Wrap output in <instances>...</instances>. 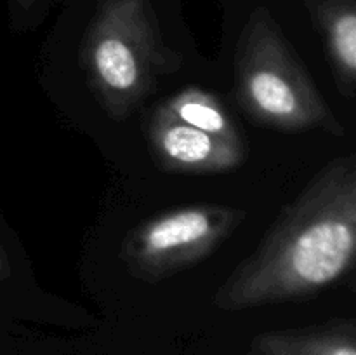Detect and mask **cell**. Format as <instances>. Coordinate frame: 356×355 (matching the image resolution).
<instances>
[{
    "label": "cell",
    "instance_id": "7",
    "mask_svg": "<svg viewBox=\"0 0 356 355\" xmlns=\"http://www.w3.org/2000/svg\"><path fill=\"white\" fill-rule=\"evenodd\" d=\"M316 19L325 42L327 58L339 93L356 94V9L353 0H322Z\"/></svg>",
    "mask_w": 356,
    "mask_h": 355
},
{
    "label": "cell",
    "instance_id": "8",
    "mask_svg": "<svg viewBox=\"0 0 356 355\" xmlns=\"http://www.w3.org/2000/svg\"><path fill=\"white\" fill-rule=\"evenodd\" d=\"M170 117L207 134L242 143L238 129L221 101L200 87H186L162 104Z\"/></svg>",
    "mask_w": 356,
    "mask_h": 355
},
{
    "label": "cell",
    "instance_id": "6",
    "mask_svg": "<svg viewBox=\"0 0 356 355\" xmlns=\"http://www.w3.org/2000/svg\"><path fill=\"white\" fill-rule=\"evenodd\" d=\"M259 355H356V320L336 319L302 329L268 331L252 340Z\"/></svg>",
    "mask_w": 356,
    "mask_h": 355
},
{
    "label": "cell",
    "instance_id": "4",
    "mask_svg": "<svg viewBox=\"0 0 356 355\" xmlns=\"http://www.w3.org/2000/svg\"><path fill=\"white\" fill-rule=\"evenodd\" d=\"M243 218L242 209L219 204L162 212L129 232L120 249L122 261L138 281H165L218 251Z\"/></svg>",
    "mask_w": 356,
    "mask_h": 355
},
{
    "label": "cell",
    "instance_id": "10",
    "mask_svg": "<svg viewBox=\"0 0 356 355\" xmlns=\"http://www.w3.org/2000/svg\"><path fill=\"white\" fill-rule=\"evenodd\" d=\"M17 2H19V6H23V7H30L35 0H17Z\"/></svg>",
    "mask_w": 356,
    "mask_h": 355
},
{
    "label": "cell",
    "instance_id": "1",
    "mask_svg": "<svg viewBox=\"0 0 356 355\" xmlns=\"http://www.w3.org/2000/svg\"><path fill=\"white\" fill-rule=\"evenodd\" d=\"M356 157L327 162L214 294L225 312L309 298L353 270Z\"/></svg>",
    "mask_w": 356,
    "mask_h": 355
},
{
    "label": "cell",
    "instance_id": "2",
    "mask_svg": "<svg viewBox=\"0 0 356 355\" xmlns=\"http://www.w3.org/2000/svg\"><path fill=\"white\" fill-rule=\"evenodd\" d=\"M235 89L240 108L256 124L285 132L320 129L344 136V127L266 9H257L240 35Z\"/></svg>",
    "mask_w": 356,
    "mask_h": 355
},
{
    "label": "cell",
    "instance_id": "11",
    "mask_svg": "<svg viewBox=\"0 0 356 355\" xmlns=\"http://www.w3.org/2000/svg\"><path fill=\"white\" fill-rule=\"evenodd\" d=\"M247 355H259V354H257L256 350H252V348H250V350H249V354H247Z\"/></svg>",
    "mask_w": 356,
    "mask_h": 355
},
{
    "label": "cell",
    "instance_id": "9",
    "mask_svg": "<svg viewBox=\"0 0 356 355\" xmlns=\"http://www.w3.org/2000/svg\"><path fill=\"white\" fill-rule=\"evenodd\" d=\"M10 261L9 258H7L6 251H3V247L0 246V281H3V278L10 277Z\"/></svg>",
    "mask_w": 356,
    "mask_h": 355
},
{
    "label": "cell",
    "instance_id": "3",
    "mask_svg": "<svg viewBox=\"0 0 356 355\" xmlns=\"http://www.w3.org/2000/svg\"><path fill=\"white\" fill-rule=\"evenodd\" d=\"M179 65L181 56L160 37L148 0H101L83 40V66L111 118L127 117L156 79Z\"/></svg>",
    "mask_w": 356,
    "mask_h": 355
},
{
    "label": "cell",
    "instance_id": "5",
    "mask_svg": "<svg viewBox=\"0 0 356 355\" xmlns=\"http://www.w3.org/2000/svg\"><path fill=\"white\" fill-rule=\"evenodd\" d=\"M148 138L160 166L174 173H228L243 164L247 148L183 124L162 106L153 111Z\"/></svg>",
    "mask_w": 356,
    "mask_h": 355
}]
</instances>
